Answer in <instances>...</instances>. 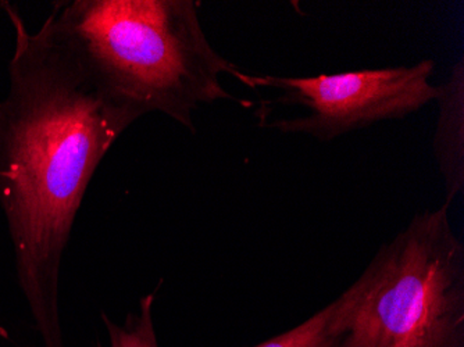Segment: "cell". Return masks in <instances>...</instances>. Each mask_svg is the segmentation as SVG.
I'll list each match as a JSON object with an SVG mask.
<instances>
[{"label":"cell","instance_id":"6da1fadb","mask_svg":"<svg viewBox=\"0 0 464 347\" xmlns=\"http://www.w3.org/2000/svg\"><path fill=\"white\" fill-rule=\"evenodd\" d=\"M13 28L9 90L0 99V208L15 274L44 347H66L60 270L83 195L117 138L140 119L83 66L46 20Z\"/></svg>","mask_w":464,"mask_h":347},{"label":"cell","instance_id":"5b68a950","mask_svg":"<svg viewBox=\"0 0 464 347\" xmlns=\"http://www.w3.org/2000/svg\"><path fill=\"white\" fill-rule=\"evenodd\" d=\"M437 99L440 106L435 130L434 155L444 177L447 203L464 190V62L453 66L450 78L440 83Z\"/></svg>","mask_w":464,"mask_h":347},{"label":"cell","instance_id":"8992f818","mask_svg":"<svg viewBox=\"0 0 464 347\" xmlns=\"http://www.w3.org/2000/svg\"><path fill=\"white\" fill-rule=\"evenodd\" d=\"M252 347H338L335 302L333 300L292 330Z\"/></svg>","mask_w":464,"mask_h":347},{"label":"cell","instance_id":"7a4b0ae2","mask_svg":"<svg viewBox=\"0 0 464 347\" xmlns=\"http://www.w3.org/2000/svg\"><path fill=\"white\" fill-rule=\"evenodd\" d=\"M46 20L140 117L158 111L195 132L202 104L237 101L220 77L241 70L208 42L194 0H74L56 4Z\"/></svg>","mask_w":464,"mask_h":347},{"label":"cell","instance_id":"52a82bcc","mask_svg":"<svg viewBox=\"0 0 464 347\" xmlns=\"http://www.w3.org/2000/svg\"><path fill=\"white\" fill-rule=\"evenodd\" d=\"M155 294H146L140 299L138 314H130L124 325H117L103 314L104 325L109 333L111 347H159L153 321Z\"/></svg>","mask_w":464,"mask_h":347},{"label":"cell","instance_id":"277c9868","mask_svg":"<svg viewBox=\"0 0 464 347\" xmlns=\"http://www.w3.org/2000/svg\"><path fill=\"white\" fill-rule=\"evenodd\" d=\"M434 60L413 66L359 70L319 77L247 74L237 77L247 88L278 91L277 103L302 107L304 114L267 124L283 134L309 135L330 142L377 122L401 120L437 99L431 83Z\"/></svg>","mask_w":464,"mask_h":347},{"label":"cell","instance_id":"3957f363","mask_svg":"<svg viewBox=\"0 0 464 347\" xmlns=\"http://www.w3.org/2000/svg\"><path fill=\"white\" fill-rule=\"evenodd\" d=\"M450 206L416 214L334 299L338 347H464V246Z\"/></svg>","mask_w":464,"mask_h":347},{"label":"cell","instance_id":"ba28073f","mask_svg":"<svg viewBox=\"0 0 464 347\" xmlns=\"http://www.w3.org/2000/svg\"><path fill=\"white\" fill-rule=\"evenodd\" d=\"M99 347H101V346H99Z\"/></svg>","mask_w":464,"mask_h":347}]
</instances>
